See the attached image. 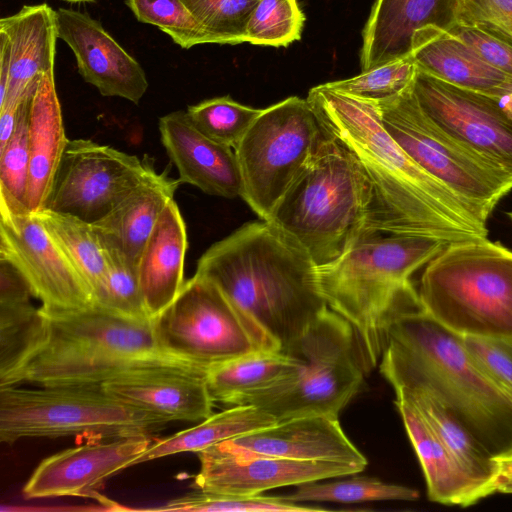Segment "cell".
<instances>
[{
	"label": "cell",
	"mask_w": 512,
	"mask_h": 512,
	"mask_svg": "<svg viewBox=\"0 0 512 512\" xmlns=\"http://www.w3.org/2000/svg\"><path fill=\"white\" fill-rule=\"evenodd\" d=\"M10 78V49L7 37L0 32V104L4 102Z\"/></svg>",
	"instance_id": "c3c4849f"
},
{
	"label": "cell",
	"mask_w": 512,
	"mask_h": 512,
	"mask_svg": "<svg viewBox=\"0 0 512 512\" xmlns=\"http://www.w3.org/2000/svg\"><path fill=\"white\" fill-rule=\"evenodd\" d=\"M249 453L305 461H328L363 471L366 457L350 441L338 417L309 415L278 421L272 426L225 441Z\"/></svg>",
	"instance_id": "ffe728a7"
},
{
	"label": "cell",
	"mask_w": 512,
	"mask_h": 512,
	"mask_svg": "<svg viewBox=\"0 0 512 512\" xmlns=\"http://www.w3.org/2000/svg\"><path fill=\"white\" fill-rule=\"evenodd\" d=\"M304 19L297 0H259L248 19L246 42L288 46L301 38Z\"/></svg>",
	"instance_id": "f35d334b"
},
{
	"label": "cell",
	"mask_w": 512,
	"mask_h": 512,
	"mask_svg": "<svg viewBox=\"0 0 512 512\" xmlns=\"http://www.w3.org/2000/svg\"><path fill=\"white\" fill-rule=\"evenodd\" d=\"M31 296L19 271L0 259V387L21 383L24 369L45 341L47 321Z\"/></svg>",
	"instance_id": "cb8c5ba5"
},
{
	"label": "cell",
	"mask_w": 512,
	"mask_h": 512,
	"mask_svg": "<svg viewBox=\"0 0 512 512\" xmlns=\"http://www.w3.org/2000/svg\"><path fill=\"white\" fill-rule=\"evenodd\" d=\"M158 127L161 142L178 170L181 183L213 196H241V175L233 148L204 135L186 111L162 116Z\"/></svg>",
	"instance_id": "44dd1931"
},
{
	"label": "cell",
	"mask_w": 512,
	"mask_h": 512,
	"mask_svg": "<svg viewBox=\"0 0 512 512\" xmlns=\"http://www.w3.org/2000/svg\"><path fill=\"white\" fill-rule=\"evenodd\" d=\"M0 258L19 271L44 313L94 305L88 283L36 214L0 206Z\"/></svg>",
	"instance_id": "5bb4252c"
},
{
	"label": "cell",
	"mask_w": 512,
	"mask_h": 512,
	"mask_svg": "<svg viewBox=\"0 0 512 512\" xmlns=\"http://www.w3.org/2000/svg\"><path fill=\"white\" fill-rule=\"evenodd\" d=\"M152 327L164 351L206 370L249 354L281 350L214 282L196 273L152 319Z\"/></svg>",
	"instance_id": "9c48e42d"
},
{
	"label": "cell",
	"mask_w": 512,
	"mask_h": 512,
	"mask_svg": "<svg viewBox=\"0 0 512 512\" xmlns=\"http://www.w3.org/2000/svg\"><path fill=\"white\" fill-rule=\"evenodd\" d=\"M58 38L73 51L79 73L103 96H116L137 104L148 81L141 65L104 29L80 11L56 10Z\"/></svg>",
	"instance_id": "ac0fdd59"
},
{
	"label": "cell",
	"mask_w": 512,
	"mask_h": 512,
	"mask_svg": "<svg viewBox=\"0 0 512 512\" xmlns=\"http://www.w3.org/2000/svg\"><path fill=\"white\" fill-rule=\"evenodd\" d=\"M181 184L168 170L153 172L104 217L92 223L104 243L117 247L135 267L163 209Z\"/></svg>",
	"instance_id": "f546056e"
},
{
	"label": "cell",
	"mask_w": 512,
	"mask_h": 512,
	"mask_svg": "<svg viewBox=\"0 0 512 512\" xmlns=\"http://www.w3.org/2000/svg\"><path fill=\"white\" fill-rule=\"evenodd\" d=\"M68 140L55 74H44L32 93L29 107L30 165L25 205L31 213L46 207Z\"/></svg>",
	"instance_id": "484cf974"
},
{
	"label": "cell",
	"mask_w": 512,
	"mask_h": 512,
	"mask_svg": "<svg viewBox=\"0 0 512 512\" xmlns=\"http://www.w3.org/2000/svg\"><path fill=\"white\" fill-rule=\"evenodd\" d=\"M412 91L440 128L512 173V114L501 99L460 88L417 69Z\"/></svg>",
	"instance_id": "9a60e30c"
},
{
	"label": "cell",
	"mask_w": 512,
	"mask_h": 512,
	"mask_svg": "<svg viewBox=\"0 0 512 512\" xmlns=\"http://www.w3.org/2000/svg\"><path fill=\"white\" fill-rule=\"evenodd\" d=\"M462 340L478 369L512 399V338L465 335Z\"/></svg>",
	"instance_id": "7bdbcfd3"
},
{
	"label": "cell",
	"mask_w": 512,
	"mask_h": 512,
	"mask_svg": "<svg viewBox=\"0 0 512 512\" xmlns=\"http://www.w3.org/2000/svg\"><path fill=\"white\" fill-rule=\"evenodd\" d=\"M103 244L107 262L106 280L94 306L126 319L152 321L141 292L137 267L117 247Z\"/></svg>",
	"instance_id": "e575fe53"
},
{
	"label": "cell",
	"mask_w": 512,
	"mask_h": 512,
	"mask_svg": "<svg viewBox=\"0 0 512 512\" xmlns=\"http://www.w3.org/2000/svg\"><path fill=\"white\" fill-rule=\"evenodd\" d=\"M154 511H207V512H318L322 507H309L283 497L237 495L199 490L172 499Z\"/></svg>",
	"instance_id": "74e56055"
},
{
	"label": "cell",
	"mask_w": 512,
	"mask_h": 512,
	"mask_svg": "<svg viewBox=\"0 0 512 512\" xmlns=\"http://www.w3.org/2000/svg\"><path fill=\"white\" fill-rule=\"evenodd\" d=\"M458 11L459 0H376L363 30L362 72L409 56L421 28L450 31Z\"/></svg>",
	"instance_id": "7402d4cb"
},
{
	"label": "cell",
	"mask_w": 512,
	"mask_h": 512,
	"mask_svg": "<svg viewBox=\"0 0 512 512\" xmlns=\"http://www.w3.org/2000/svg\"><path fill=\"white\" fill-rule=\"evenodd\" d=\"M304 366L297 379L256 406L277 421L339 413L358 393L368 370L350 323L328 308L295 343L285 349Z\"/></svg>",
	"instance_id": "8fae6325"
},
{
	"label": "cell",
	"mask_w": 512,
	"mask_h": 512,
	"mask_svg": "<svg viewBox=\"0 0 512 512\" xmlns=\"http://www.w3.org/2000/svg\"><path fill=\"white\" fill-rule=\"evenodd\" d=\"M187 245L186 225L173 199L163 209L137 266L141 292L151 319L174 301L185 284Z\"/></svg>",
	"instance_id": "83f0119b"
},
{
	"label": "cell",
	"mask_w": 512,
	"mask_h": 512,
	"mask_svg": "<svg viewBox=\"0 0 512 512\" xmlns=\"http://www.w3.org/2000/svg\"><path fill=\"white\" fill-rule=\"evenodd\" d=\"M200 469L194 479L199 490L258 495L285 486L333 479L361 472L357 467L328 461H305L254 454L225 441L197 453Z\"/></svg>",
	"instance_id": "2e32d148"
},
{
	"label": "cell",
	"mask_w": 512,
	"mask_h": 512,
	"mask_svg": "<svg viewBox=\"0 0 512 512\" xmlns=\"http://www.w3.org/2000/svg\"><path fill=\"white\" fill-rule=\"evenodd\" d=\"M457 24L479 28L512 45V0H459Z\"/></svg>",
	"instance_id": "ee69618b"
},
{
	"label": "cell",
	"mask_w": 512,
	"mask_h": 512,
	"mask_svg": "<svg viewBox=\"0 0 512 512\" xmlns=\"http://www.w3.org/2000/svg\"><path fill=\"white\" fill-rule=\"evenodd\" d=\"M207 371L154 366L127 371L101 384L114 398L168 421H202L213 414Z\"/></svg>",
	"instance_id": "d6986e66"
},
{
	"label": "cell",
	"mask_w": 512,
	"mask_h": 512,
	"mask_svg": "<svg viewBox=\"0 0 512 512\" xmlns=\"http://www.w3.org/2000/svg\"><path fill=\"white\" fill-rule=\"evenodd\" d=\"M20 105L9 104L0 108V150L5 147L15 130Z\"/></svg>",
	"instance_id": "7dc6e473"
},
{
	"label": "cell",
	"mask_w": 512,
	"mask_h": 512,
	"mask_svg": "<svg viewBox=\"0 0 512 512\" xmlns=\"http://www.w3.org/2000/svg\"><path fill=\"white\" fill-rule=\"evenodd\" d=\"M306 99L371 183L368 232L433 237L447 244L488 238L487 222L476 209L417 164L389 134L378 102L326 83L311 88Z\"/></svg>",
	"instance_id": "6da1fadb"
},
{
	"label": "cell",
	"mask_w": 512,
	"mask_h": 512,
	"mask_svg": "<svg viewBox=\"0 0 512 512\" xmlns=\"http://www.w3.org/2000/svg\"><path fill=\"white\" fill-rule=\"evenodd\" d=\"M394 391L415 405L441 443L471 477L497 492L493 456L440 401L419 388L398 387Z\"/></svg>",
	"instance_id": "1f68e13d"
},
{
	"label": "cell",
	"mask_w": 512,
	"mask_h": 512,
	"mask_svg": "<svg viewBox=\"0 0 512 512\" xmlns=\"http://www.w3.org/2000/svg\"><path fill=\"white\" fill-rule=\"evenodd\" d=\"M418 295L455 333L512 338V251L488 238L449 244L427 264Z\"/></svg>",
	"instance_id": "52a82bcc"
},
{
	"label": "cell",
	"mask_w": 512,
	"mask_h": 512,
	"mask_svg": "<svg viewBox=\"0 0 512 512\" xmlns=\"http://www.w3.org/2000/svg\"><path fill=\"white\" fill-rule=\"evenodd\" d=\"M484 61L512 76V45L476 27L456 24L450 31Z\"/></svg>",
	"instance_id": "f6af8a7d"
},
{
	"label": "cell",
	"mask_w": 512,
	"mask_h": 512,
	"mask_svg": "<svg viewBox=\"0 0 512 512\" xmlns=\"http://www.w3.org/2000/svg\"><path fill=\"white\" fill-rule=\"evenodd\" d=\"M372 202V186L362 165L328 132L266 221L321 266L337 259L368 232Z\"/></svg>",
	"instance_id": "8992f818"
},
{
	"label": "cell",
	"mask_w": 512,
	"mask_h": 512,
	"mask_svg": "<svg viewBox=\"0 0 512 512\" xmlns=\"http://www.w3.org/2000/svg\"><path fill=\"white\" fill-rule=\"evenodd\" d=\"M203 29L207 43L246 42V27L259 0H182Z\"/></svg>",
	"instance_id": "ab89813d"
},
{
	"label": "cell",
	"mask_w": 512,
	"mask_h": 512,
	"mask_svg": "<svg viewBox=\"0 0 512 512\" xmlns=\"http://www.w3.org/2000/svg\"><path fill=\"white\" fill-rule=\"evenodd\" d=\"M32 93L22 101L15 130L0 150V206L12 210H27L25 195L30 165L29 107Z\"/></svg>",
	"instance_id": "8d00e7d4"
},
{
	"label": "cell",
	"mask_w": 512,
	"mask_h": 512,
	"mask_svg": "<svg viewBox=\"0 0 512 512\" xmlns=\"http://www.w3.org/2000/svg\"><path fill=\"white\" fill-rule=\"evenodd\" d=\"M448 245L433 237L367 232L334 261L316 266L319 291L354 329L368 370L381 360L392 321L420 302L410 277Z\"/></svg>",
	"instance_id": "277c9868"
},
{
	"label": "cell",
	"mask_w": 512,
	"mask_h": 512,
	"mask_svg": "<svg viewBox=\"0 0 512 512\" xmlns=\"http://www.w3.org/2000/svg\"><path fill=\"white\" fill-rule=\"evenodd\" d=\"M394 404L422 467L428 498L466 507L494 492L471 477L454 459L415 405L400 393Z\"/></svg>",
	"instance_id": "4316f807"
},
{
	"label": "cell",
	"mask_w": 512,
	"mask_h": 512,
	"mask_svg": "<svg viewBox=\"0 0 512 512\" xmlns=\"http://www.w3.org/2000/svg\"><path fill=\"white\" fill-rule=\"evenodd\" d=\"M327 135L307 99L291 96L262 110L234 148L240 197L260 219L270 217Z\"/></svg>",
	"instance_id": "30bf717a"
},
{
	"label": "cell",
	"mask_w": 512,
	"mask_h": 512,
	"mask_svg": "<svg viewBox=\"0 0 512 512\" xmlns=\"http://www.w3.org/2000/svg\"><path fill=\"white\" fill-rule=\"evenodd\" d=\"M262 110L221 96L190 105L186 112L204 135L234 149Z\"/></svg>",
	"instance_id": "d590c367"
},
{
	"label": "cell",
	"mask_w": 512,
	"mask_h": 512,
	"mask_svg": "<svg viewBox=\"0 0 512 512\" xmlns=\"http://www.w3.org/2000/svg\"><path fill=\"white\" fill-rule=\"evenodd\" d=\"M303 366L283 350L264 351L210 368L205 378L214 404L255 405L291 385Z\"/></svg>",
	"instance_id": "f1b7e54d"
},
{
	"label": "cell",
	"mask_w": 512,
	"mask_h": 512,
	"mask_svg": "<svg viewBox=\"0 0 512 512\" xmlns=\"http://www.w3.org/2000/svg\"><path fill=\"white\" fill-rule=\"evenodd\" d=\"M256 405H236L212 414L196 426L153 441L134 465L183 452H200L217 443L246 435L277 423Z\"/></svg>",
	"instance_id": "4dcf8cb0"
},
{
	"label": "cell",
	"mask_w": 512,
	"mask_h": 512,
	"mask_svg": "<svg viewBox=\"0 0 512 512\" xmlns=\"http://www.w3.org/2000/svg\"><path fill=\"white\" fill-rule=\"evenodd\" d=\"M417 69L444 82L502 99L512 94V76L484 61L450 32L428 26L415 32L410 54Z\"/></svg>",
	"instance_id": "d4e9b609"
},
{
	"label": "cell",
	"mask_w": 512,
	"mask_h": 512,
	"mask_svg": "<svg viewBox=\"0 0 512 512\" xmlns=\"http://www.w3.org/2000/svg\"><path fill=\"white\" fill-rule=\"evenodd\" d=\"M10 49V78L5 105H19L41 76L54 72L58 39L56 11L46 3L25 5L0 19Z\"/></svg>",
	"instance_id": "603a6c76"
},
{
	"label": "cell",
	"mask_w": 512,
	"mask_h": 512,
	"mask_svg": "<svg viewBox=\"0 0 512 512\" xmlns=\"http://www.w3.org/2000/svg\"><path fill=\"white\" fill-rule=\"evenodd\" d=\"M497 492L512 494V451L493 457Z\"/></svg>",
	"instance_id": "bcb514c9"
},
{
	"label": "cell",
	"mask_w": 512,
	"mask_h": 512,
	"mask_svg": "<svg viewBox=\"0 0 512 512\" xmlns=\"http://www.w3.org/2000/svg\"><path fill=\"white\" fill-rule=\"evenodd\" d=\"M168 424L114 398L101 385L0 387V441L7 444L29 437H151Z\"/></svg>",
	"instance_id": "ba28073f"
},
{
	"label": "cell",
	"mask_w": 512,
	"mask_h": 512,
	"mask_svg": "<svg viewBox=\"0 0 512 512\" xmlns=\"http://www.w3.org/2000/svg\"><path fill=\"white\" fill-rule=\"evenodd\" d=\"M301 502L361 503L368 501H414L419 492L402 485L385 483L377 478L356 476L324 483L309 482L285 496Z\"/></svg>",
	"instance_id": "836d02e7"
},
{
	"label": "cell",
	"mask_w": 512,
	"mask_h": 512,
	"mask_svg": "<svg viewBox=\"0 0 512 512\" xmlns=\"http://www.w3.org/2000/svg\"><path fill=\"white\" fill-rule=\"evenodd\" d=\"M42 313L47 321L46 338L24 369L21 383L101 385L127 371L154 366L206 370L164 351L152 321L126 319L94 305Z\"/></svg>",
	"instance_id": "5b68a950"
},
{
	"label": "cell",
	"mask_w": 512,
	"mask_h": 512,
	"mask_svg": "<svg viewBox=\"0 0 512 512\" xmlns=\"http://www.w3.org/2000/svg\"><path fill=\"white\" fill-rule=\"evenodd\" d=\"M379 369L394 389L433 395L493 457L512 451V399L478 369L462 335L420 302L392 321Z\"/></svg>",
	"instance_id": "3957f363"
},
{
	"label": "cell",
	"mask_w": 512,
	"mask_h": 512,
	"mask_svg": "<svg viewBox=\"0 0 512 512\" xmlns=\"http://www.w3.org/2000/svg\"><path fill=\"white\" fill-rule=\"evenodd\" d=\"M138 21L158 27L181 48L207 43L205 33L182 0H126Z\"/></svg>",
	"instance_id": "b9f144b4"
},
{
	"label": "cell",
	"mask_w": 512,
	"mask_h": 512,
	"mask_svg": "<svg viewBox=\"0 0 512 512\" xmlns=\"http://www.w3.org/2000/svg\"><path fill=\"white\" fill-rule=\"evenodd\" d=\"M507 215H508V217H509V218L511 219V221H512V211L508 212V213H507Z\"/></svg>",
	"instance_id": "816d5d0a"
},
{
	"label": "cell",
	"mask_w": 512,
	"mask_h": 512,
	"mask_svg": "<svg viewBox=\"0 0 512 512\" xmlns=\"http://www.w3.org/2000/svg\"><path fill=\"white\" fill-rule=\"evenodd\" d=\"M36 215L86 280L95 301L104 288L107 262L104 244L93 224L48 208Z\"/></svg>",
	"instance_id": "d6a6232c"
},
{
	"label": "cell",
	"mask_w": 512,
	"mask_h": 512,
	"mask_svg": "<svg viewBox=\"0 0 512 512\" xmlns=\"http://www.w3.org/2000/svg\"><path fill=\"white\" fill-rule=\"evenodd\" d=\"M417 71L411 55L398 59L344 80L326 85L342 93L369 101L380 102L392 98L413 82Z\"/></svg>",
	"instance_id": "60d3db41"
},
{
	"label": "cell",
	"mask_w": 512,
	"mask_h": 512,
	"mask_svg": "<svg viewBox=\"0 0 512 512\" xmlns=\"http://www.w3.org/2000/svg\"><path fill=\"white\" fill-rule=\"evenodd\" d=\"M155 171L111 146L69 139L45 208L94 223Z\"/></svg>",
	"instance_id": "4fadbf2b"
},
{
	"label": "cell",
	"mask_w": 512,
	"mask_h": 512,
	"mask_svg": "<svg viewBox=\"0 0 512 512\" xmlns=\"http://www.w3.org/2000/svg\"><path fill=\"white\" fill-rule=\"evenodd\" d=\"M385 129L424 170L471 204L484 221L512 190V173L464 146L420 107L412 84L378 102Z\"/></svg>",
	"instance_id": "7c38bea8"
},
{
	"label": "cell",
	"mask_w": 512,
	"mask_h": 512,
	"mask_svg": "<svg viewBox=\"0 0 512 512\" xmlns=\"http://www.w3.org/2000/svg\"><path fill=\"white\" fill-rule=\"evenodd\" d=\"M504 107L512 114V94L501 99Z\"/></svg>",
	"instance_id": "681fc988"
},
{
	"label": "cell",
	"mask_w": 512,
	"mask_h": 512,
	"mask_svg": "<svg viewBox=\"0 0 512 512\" xmlns=\"http://www.w3.org/2000/svg\"><path fill=\"white\" fill-rule=\"evenodd\" d=\"M66 2H71V3H79V2H92L94 0H64Z\"/></svg>",
	"instance_id": "f907efd6"
},
{
	"label": "cell",
	"mask_w": 512,
	"mask_h": 512,
	"mask_svg": "<svg viewBox=\"0 0 512 512\" xmlns=\"http://www.w3.org/2000/svg\"><path fill=\"white\" fill-rule=\"evenodd\" d=\"M149 436L94 441L47 457L23 488L27 498L85 496L130 466L147 450Z\"/></svg>",
	"instance_id": "e0dca14e"
},
{
	"label": "cell",
	"mask_w": 512,
	"mask_h": 512,
	"mask_svg": "<svg viewBox=\"0 0 512 512\" xmlns=\"http://www.w3.org/2000/svg\"><path fill=\"white\" fill-rule=\"evenodd\" d=\"M195 273L214 282L281 349L299 340L329 308L313 260L266 220L246 223L211 245Z\"/></svg>",
	"instance_id": "7a4b0ae2"
}]
</instances>
